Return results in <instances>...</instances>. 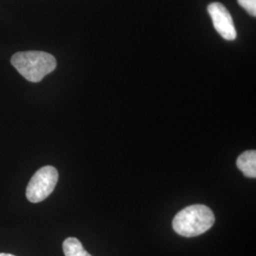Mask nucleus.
Returning a JSON list of instances; mask_svg holds the SVG:
<instances>
[{"instance_id":"1","label":"nucleus","mask_w":256,"mask_h":256,"mask_svg":"<svg viewBox=\"0 0 256 256\" xmlns=\"http://www.w3.org/2000/svg\"><path fill=\"white\" fill-rule=\"evenodd\" d=\"M214 221V214L209 207L196 204L176 214L173 220V229L184 238H194L210 230Z\"/></svg>"},{"instance_id":"2","label":"nucleus","mask_w":256,"mask_h":256,"mask_svg":"<svg viewBox=\"0 0 256 256\" xmlns=\"http://www.w3.org/2000/svg\"><path fill=\"white\" fill-rule=\"evenodd\" d=\"M10 63L26 80L39 82L56 68V60L54 55L45 52L30 50L20 52L12 55Z\"/></svg>"},{"instance_id":"3","label":"nucleus","mask_w":256,"mask_h":256,"mask_svg":"<svg viewBox=\"0 0 256 256\" xmlns=\"http://www.w3.org/2000/svg\"><path fill=\"white\" fill-rule=\"evenodd\" d=\"M58 171L52 166H44L30 178L26 190L28 200L32 203L45 200L54 191L58 182Z\"/></svg>"},{"instance_id":"4","label":"nucleus","mask_w":256,"mask_h":256,"mask_svg":"<svg viewBox=\"0 0 256 256\" xmlns=\"http://www.w3.org/2000/svg\"><path fill=\"white\" fill-rule=\"evenodd\" d=\"M208 12L214 27L225 40L232 41L236 38V30L229 10L220 2L210 3Z\"/></svg>"},{"instance_id":"5","label":"nucleus","mask_w":256,"mask_h":256,"mask_svg":"<svg viewBox=\"0 0 256 256\" xmlns=\"http://www.w3.org/2000/svg\"><path fill=\"white\" fill-rule=\"evenodd\" d=\"M238 169L250 178H256V151L248 150L238 156L236 160Z\"/></svg>"},{"instance_id":"6","label":"nucleus","mask_w":256,"mask_h":256,"mask_svg":"<svg viewBox=\"0 0 256 256\" xmlns=\"http://www.w3.org/2000/svg\"><path fill=\"white\" fill-rule=\"evenodd\" d=\"M63 250L64 256H92L82 247V243L75 238H68L64 240Z\"/></svg>"},{"instance_id":"7","label":"nucleus","mask_w":256,"mask_h":256,"mask_svg":"<svg viewBox=\"0 0 256 256\" xmlns=\"http://www.w3.org/2000/svg\"><path fill=\"white\" fill-rule=\"evenodd\" d=\"M239 5L247 10L248 12L252 16H256V0H238Z\"/></svg>"},{"instance_id":"8","label":"nucleus","mask_w":256,"mask_h":256,"mask_svg":"<svg viewBox=\"0 0 256 256\" xmlns=\"http://www.w3.org/2000/svg\"><path fill=\"white\" fill-rule=\"evenodd\" d=\"M0 256H12V254H4V252H1V254H0Z\"/></svg>"}]
</instances>
